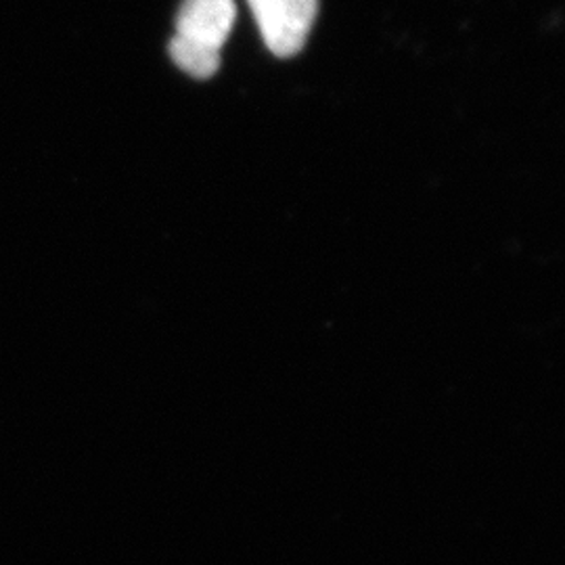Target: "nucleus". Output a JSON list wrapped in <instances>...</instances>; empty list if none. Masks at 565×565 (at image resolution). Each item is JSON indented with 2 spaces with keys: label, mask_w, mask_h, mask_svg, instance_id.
I'll list each match as a JSON object with an SVG mask.
<instances>
[{
  "label": "nucleus",
  "mask_w": 565,
  "mask_h": 565,
  "mask_svg": "<svg viewBox=\"0 0 565 565\" xmlns=\"http://www.w3.org/2000/svg\"><path fill=\"white\" fill-rule=\"evenodd\" d=\"M235 18V0H182L177 34L170 41L174 63L193 78L214 76Z\"/></svg>",
  "instance_id": "obj_1"
},
{
  "label": "nucleus",
  "mask_w": 565,
  "mask_h": 565,
  "mask_svg": "<svg viewBox=\"0 0 565 565\" xmlns=\"http://www.w3.org/2000/svg\"><path fill=\"white\" fill-rule=\"evenodd\" d=\"M266 46L277 57L302 51L317 20L319 0H247Z\"/></svg>",
  "instance_id": "obj_2"
}]
</instances>
